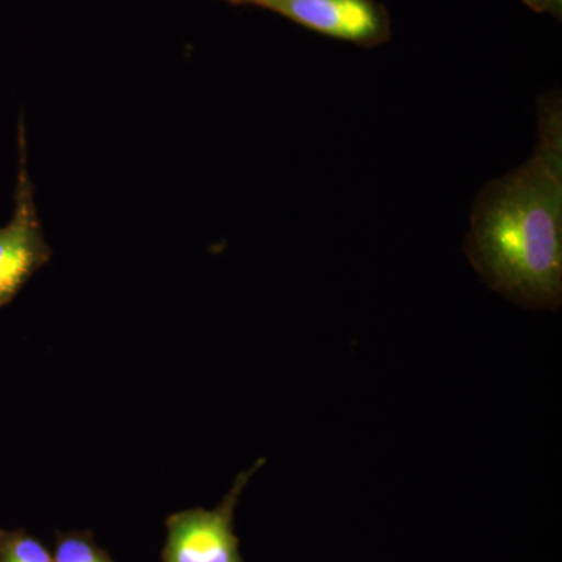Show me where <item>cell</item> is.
<instances>
[{
    "instance_id": "277c9868",
    "label": "cell",
    "mask_w": 562,
    "mask_h": 562,
    "mask_svg": "<svg viewBox=\"0 0 562 562\" xmlns=\"http://www.w3.org/2000/svg\"><path fill=\"white\" fill-rule=\"evenodd\" d=\"M308 31L373 49L391 40L390 11L376 0H238Z\"/></svg>"
},
{
    "instance_id": "7a4b0ae2",
    "label": "cell",
    "mask_w": 562,
    "mask_h": 562,
    "mask_svg": "<svg viewBox=\"0 0 562 562\" xmlns=\"http://www.w3.org/2000/svg\"><path fill=\"white\" fill-rule=\"evenodd\" d=\"M52 258L36 209L35 188L29 171L27 133L18 125V177L13 214L0 227V310L9 305L24 284Z\"/></svg>"
},
{
    "instance_id": "5b68a950",
    "label": "cell",
    "mask_w": 562,
    "mask_h": 562,
    "mask_svg": "<svg viewBox=\"0 0 562 562\" xmlns=\"http://www.w3.org/2000/svg\"><path fill=\"white\" fill-rule=\"evenodd\" d=\"M54 562H114L95 543L90 532H65L58 536Z\"/></svg>"
},
{
    "instance_id": "ba28073f",
    "label": "cell",
    "mask_w": 562,
    "mask_h": 562,
    "mask_svg": "<svg viewBox=\"0 0 562 562\" xmlns=\"http://www.w3.org/2000/svg\"><path fill=\"white\" fill-rule=\"evenodd\" d=\"M225 2L235 3V5H238V0H225Z\"/></svg>"
},
{
    "instance_id": "52a82bcc",
    "label": "cell",
    "mask_w": 562,
    "mask_h": 562,
    "mask_svg": "<svg viewBox=\"0 0 562 562\" xmlns=\"http://www.w3.org/2000/svg\"><path fill=\"white\" fill-rule=\"evenodd\" d=\"M530 9L538 11V13H543V11H549V13L554 14V16H561V0H524Z\"/></svg>"
},
{
    "instance_id": "6da1fadb",
    "label": "cell",
    "mask_w": 562,
    "mask_h": 562,
    "mask_svg": "<svg viewBox=\"0 0 562 562\" xmlns=\"http://www.w3.org/2000/svg\"><path fill=\"white\" fill-rule=\"evenodd\" d=\"M530 160L491 181L473 203L469 260L492 290L530 308H557L562 294V109L539 101Z\"/></svg>"
},
{
    "instance_id": "3957f363",
    "label": "cell",
    "mask_w": 562,
    "mask_h": 562,
    "mask_svg": "<svg viewBox=\"0 0 562 562\" xmlns=\"http://www.w3.org/2000/svg\"><path fill=\"white\" fill-rule=\"evenodd\" d=\"M265 464V458H260L238 473L216 508L187 509L169 516L162 562H244L233 520L244 490Z\"/></svg>"
},
{
    "instance_id": "8992f818",
    "label": "cell",
    "mask_w": 562,
    "mask_h": 562,
    "mask_svg": "<svg viewBox=\"0 0 562 562\" xmlns=\"http://www.w3.org/2000/svg\"><path fill=\"white\" fill-rule=\"evenodd\" d=\"M0 562H54V554L27 532H0Z\"/></svg>"
}]
</instances>
